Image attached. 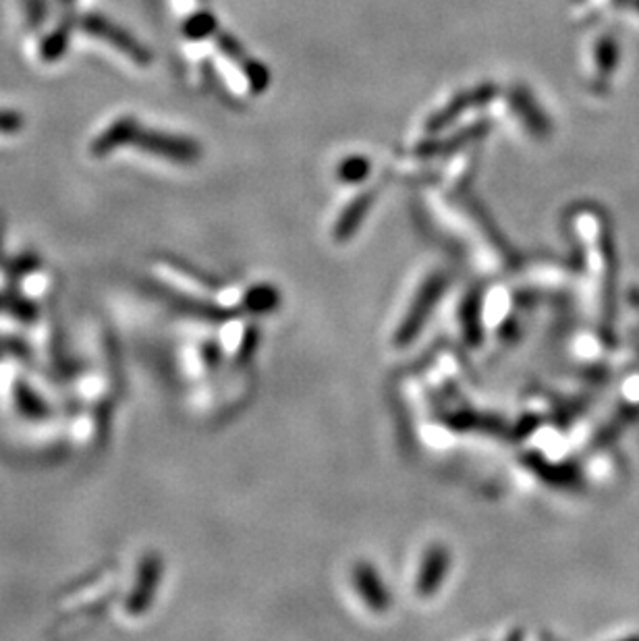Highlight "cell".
Returning a JSON list of instances; mask_svg holds the SVG:
<instances>
[{"mask_svg":"<svg viewBox=\"0 0 639 641\" xmlns=\"http://www.w3.org/2000/svg\"><path fill=\"white\" fill-rule=\"evenodd\" d=\"M449 567V554L444 548H432L426 556V563L420 571V583L418 590L420 594H432L436 585L444 579V573H447Z\"/></svg>","mask_w":639,"mask_h":641,"instance_id":"277c9868","label":"cell"},{"mask_svg":"<svg viewBox=\"0 0 639 641\" xmlns=\"http://www.w3.org/2000/svg\"><path fill=\"white\" fill-rule=\"evenodd\" d=\"M436 293H440V285L436 287V283H432V285L428 287V291H424L422 301H418V303L413 305V312H411L407 324L403 326V339H409L411 334H413L415 330H418L420 324L426 320V316H428V312H430V310H428L430 303L436 301Z\"/></svg>","mask_w":639,"mask_h":641,"instance_id":"8992f818","label":"cell"},{"mask_svg":"<svg viewBox=\"0 0 639 641\" xmlns=\"http://www.w3.org/2000/svg\"><path fill=\"white\" fill-rule=\"evenodd\" d=\"M357 583H359L361 596L368 600L370 606L382 608L386 604V594H384L382 583H380V579L376 577V573L370 567L357 569Z\"/></svg>","mask_w":639,"mask_h":641,"instance_id":"5b68a950","label":"cell"},{"mask_svg":"<svg viewBox=\"0 0 639 641\" xmlns=\"http://www.w3.org/2000/svg\"><path fill=\"white\" fill-rule=\"evenodd\" d=\"M54 291V276L38 258H19L11 262V295L30 305H40Z\"/></svg>","mask_w":639,"mask_h":641,"instance_id":"3957f363","label":"cell"},{"mask_svg":"<svg viewBox=\"0 0 639 641\" xmlns=\"http://www.w3.org/2000/svg\"><path fill=\"white\" fill-rule=\"evenodd\" d=\"M162 579V563L158 556L148 554L144 559L137 561L127 588L119 600H115L121 615L129 621H140L142 615L150 610V604L158 592V585Z\"/></svg>","mask_w":639,"mask_h":641,"instance_id":"6da1fadb","label":"cell"},{"mask_svg":"<svg viewBox=\"0 0 639 641\" xmlns=\"http://www.w3.org/2000/svg\"><path fill=\"white\" fill-rule=\"evenodd\" d=\"M117 585H119L117 571L113 567H106L96 577L81 581L75 590H71L73 594L63 596L61 610L71 619L77 615H90L92 610H98L102 604L115 600Z\"/></svg>","mask_w":639,"mask_h":641,"instance_id":"7a4b0ae2","label":"cell"}]
</instances>
